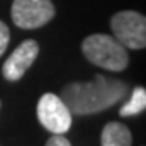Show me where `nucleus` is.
<instances>
[{
	"label": "nucleus",
	"instance_id": "obj_1",
	"mask_svg": "<svg viewBox=\"0 0 146 146\" xmlns=\"http://www.w3.org/2000/svg\"><path fill=\"white\" fill-rule=\"evenodd\" d=\"M127 96V84L96 75L88 83H70L62 89V98L72 115H89L106 110Z\"/></svg>",
	"mask_w": 146,
	"mask_h": 146
},
{
	"label": "nucleus",
	"instance_id": "obj_2",
	"mask_svg": "<svg viewBox=\"0 0 146 146\" xmlns=\"http://www.w3.org/2000/svg\"><path fill=\"white\" fill-rule=\"evenodd\" d=\"M83 54L91 63L110 72H122L128 65L127 47L107 34H93L83 41Z\"/></svg>",
	"mask_w": 146,
	"mask_h": 146
},
{
	"label": "nucleus",
	"instance_id": "obj_3",
	"mask_svg": "<svg viewBox=\"0 0 146 146\" xmlns=\"http://www.w3.org/2000/svg\"><path fill=\"white\" fill-rule=\"evenodd\" d=\"M110 28L114 37L127 49H145L146 46V18L138 11H119L112 16Z\"/></svg>",
	"mask_w": 146,
	"mask_h": 146
},
{
	"label": "nucleus",
	"instance_id": "obj_4",
	"mask_svg": "<svg viewBox=\"0 0 146 146\" xmlns=\"http://www.w3.org/2000/svg\"><path fill=\"white\" fill-rule=\"evenodd\" d=\"M37 119L54 135H63L72 127V112L57 94L46 93L37 102Z\"/></svg>",
	"mask_w": 146,
	"mask_h": 146
},
{
	"label": "nucleus",
	"instance_id": "obj_5",
	"mask_svg": "<svg viewBox=\"0 0 146 146\" xmlns=\"http://www.w3.org/2000/svg\"><path fill=\"white\" fill-rule=\"evenodd\" d=\"M55 8L50 0H15L11 7V18L18 28L34 29L41 28L54 18Z\"/></svg>",
	"mask_w": 146,
	"mask_h": 146
},
{
	"label": "nucleus",
	"instance_id": "obj_6",
	"mask_svg": "<svg viewBox=\"0 0 146 146\" xmlns=\"http://www.w3.org/2000/svg\"><path fill=\"white\" fill-rule=\"evenodd\" d=\"M37 52H39V46L36 41L28 39V41L21 42L13 50V54L7 58V62L3 63V68H2L3 76L8 81H16V80L23 78L26 70L36 60Z\"/></svg>",
	"mask_w": 146,
	"mask_h": 146
},
{
	"label": "nucleus",
	"instance_id": "obj_7",
	"mask_svg": "<svg viewBox=\"0 0 146 146\" xmlns=\"http://www.w3.org/2000/svg\"><path fill=\"white\" fill-rule=\"evenodd\" d=\"M101 146H131L130 130L120 122H110L102 130Z\"/></svg>",
	"mask_w": 146,
	"mask_h": 146
},
{
	"label": "nucleus",
	"instance_id": "obj_8",
	"mask_svg": "<svg viewBox=\"0 0 146 146\" xmlns=\"http://www.w3.org/2000/svg\"><path fill=\"white\" fill-rule=\"evenodd\" d=\"M145 109H146V91L145 88L138 86V88L133 89L131 98L127 101V104H123L120 107L119 114L122 117H131V115H138Z\"/></svg>",
	"mask_w": 146,
	"mask_h": 146
},
{
	"label": "nucleus",
	"instance_id": "obj_9",
	"mask_svg": "<svg viewBox=\"0 0 146 146\" xmlns=\"http://www.w3.org/2000/svg\"><path fill=\"white\" fill-rule=\"evenodd\" d=\"M8 41H10V31L3 21H0V55L7 50Z\"/></svg>",
	"mask_w": 146,
	"mask_h": 146
},
{
	"label": "nucleus",
	"instance_id": "obj_10",
	"mask_svg": "<svg viewBox=\"0 0 146 146\" xmlns=\"http://www.w3.org/2000/svg\"><path fill=\"white\" fill-rule=\"evenodd\" d=\"M46 146H72V145L63 135H54L47 140Z\"/></svg>",
	"mask_w": 146,
	"mask_h": 146
}]
</instances>
